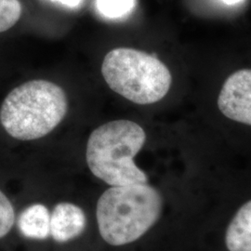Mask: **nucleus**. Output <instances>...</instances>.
I'll return each mask as SVG.
<instances>
[{
  "label": "nucleus",
  "instance_id": "obj_1",
  "mask_svg": "<svg viewBox=\"0 0 251 251\" xmlns=\"http://www.w3.org/2000/svg\"><path fill=\"white\" fill-rule=\"evenodd\" d=\"M162 205L160 194L146 183L108 189L97 204L100 236L116 247L134 242L157 222Z\"/></svg>",
  "mask_w": 251,
  "mask_h": 251
},
{
  "label": "nucleus",
  "instance_id": "obj_2",
  "mask_svg": "<svg viewBox=\"0 0 251 251\" xmlns=\"http://www.w3.org/2000/svg\"><path fill=\"white\" fill-rule=\"evenodd\" d=\"M68 110L64 90L50 81H28L11 90L0 109L7 133L20 141L45 137L59 125Z\"/></svg>",
  "mask_w": 251,
  "mask_h": 251
},
{
  "label": "nucleus",
  "instance_id": "obj_3",
  "mask_svg": "<svg viewBox=\"0 0 251 251\" xmlns=\"http://www.w3.org/2000/svg\"><path fill=\"white\" fill-rule=\"evenodd\" d=\"M146 141L144 128L129 120L100 126L90 134L86 151L91 173L111 186L147 183V176L134 163Z\"/></svg>",
  "mask_w": 251,
  "mask_h": 251
},
{
  "label": "nucleus",
  "instance_id": "obj_4",
  "mask_svg": "<svg viewBox=\"0 0 251 251\" xmlns=\"http://www.w3.org/2000/svg\"><path fill=\"white\" fill-rule=\"evenodd\" d=\"M101 74L108 87L137 104H152L171 89L169 68L156 57L144 51L118 48L106 54Z\"/></svg>",
  "mask_w": 251,
  "mask_h": 251
},
{
  "label": "nucleus",
  "instance_id": "obj_5",
  "mask_svg": "<svg viewBox=\"0 0 251 251\" xmlns=\"http://www.w3.org/2000/svg\"><path fill=\"white\" fill-rule=\"evenodd\" d=\"M218 106L229 119L251 126V69L239 70L226 79Z\"/></svg>",
  "mask_w": 251,
  "mask_h": 251
},
{
  "label": "nucleus",
  "instance_id": "obj_6",
  "mask_svg": "<svg viewBox=\"0 0 251 251\" xmlns=\"http://www.w3.org/2000/svg\"><path fill=\"white\" fill-rule=\"evenodd\" d=\"M86 225V216L79 206L71 203H60L50 214V234L57 242H68L79 236Z\"/></svg>",
  "mask_w": 251,
  "mask_h": 251
},
{
  "label": "nucleus",
  "instance_id": "obj_7",
  "mask_svg": "<svg viewBox=\"0 0 251 251\" xmlns=\"http://www.w3.org/2000/svg\"><path fill=\"white\" fill-rule=\"evenodd\" d=\"M229 251H251V200L240 207L225 236Z\"/></svg>",
  "mask_w": 251,
  "mask_h": 251
},
{
  "label": "nucleus",
  "instance_id": "obj_8",
  "mask_svg": "<svg viewBox=\"0 0 251 251\" xmlns=\"http://www.w3.org/2000/svg\"><path fill=\"white\" fill-rule=\"evenodd\" d=\"M50 214L44 205L35 204L28 206L19 217L20 233L30 239L43 240L50 234Z\"/></svg>",
  "mask_w": 251,
  "mask_h": 251
},
{
  "label": "nucleus",
  "instance_id": "obj_9",
  "mask_svg": "<svg viewBox=\"0 0 251 251\" xmlns=\"http://www.w3.org/2000/svg\"><path fill=\"white\" fill-rule=\"evenodd\" d=\"M96 7L106 18H123L134 9L135 0H96Z\"/></svg>",
  "mask_w": 251,
  "mask_h": 251
},
{
  "label": "nucleus",
  "instance_id": "obj_10",
  "mask_svg": "<svg viewBox=\"0 0 251 251\" xmlns=\"http://www.w3.org/2000/svg\"><path fill=\"white\" fill-rule=\"evenodd\" d=\"M22 15V4L19 0H0V33L14 26Z\"/></svg>",
  "mask_w": 251,
  "mask_h": 251
},
{
  "label": "nucleus",
  "instance_id": "obj_11",
  "mask_svg": "<svg viewBox=\"0 0 251 251\" xmlns=\"http://www.w3.org/2000/svg\"><path fill=\"white\" fill-rule=\"evenodd\" d=\"M15 223V211L9 198L0 190V238L6 236Z\"/></svg>",
  "mask_w": 251,
  "mask_h": 251
},
{
  "label": "nucleus",
  "instance_id": "obj_12",
  "mask_svg": "<svg viewBox=\"0 0 251 251\" xmlns=\"http://www.w3.org/2000/svg\"><path fill=\"white\" fill-rule=\"evenodd\" d=\"M51 1L59 2V3L65 5L67 7H70V8H75L80 5L82 0H51Z\"/></svg>",
  "mask_w": 251,
  "mask_h": 251
},
{
  "label": "nucleus",
  "instance_id": "obj_13",
  "mask_svg": "<svg viewBox=\"0 0 251 251\" xmlns=\"http://www.w3.org/2000/svg\"><path fill=\"white\" fill-rule=\"evenodd\" d=\"M221 1H223L226 5H230V6H234L243 2V0H221Z\"/></svg>",
  "mask_w": 251,
  "mask_h": 251
}]
</instances>
